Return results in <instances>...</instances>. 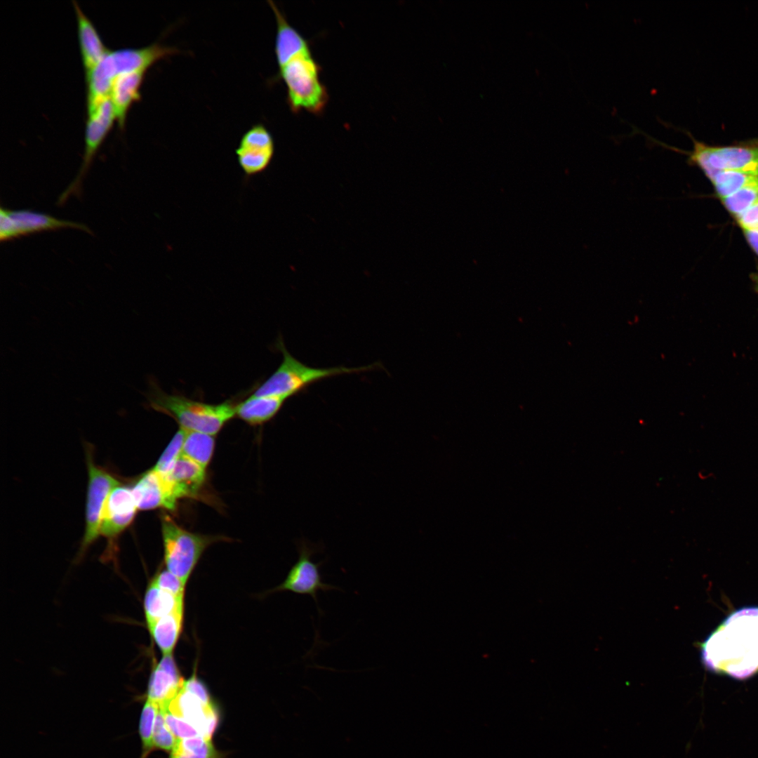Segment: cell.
I'll return each mask as SVG.
<instances>
[{
  "label": "cell",
  "mask_w": 758,
  "mask_h": 758,
  "mask_svg": "<svg viewBox=\"0 0 758 758\" xmlns=\"http://www.w3.org/2000/svg\"><path fill=\"white\" fill-rule=\"evenodd\" d=\"M178 739L167 727L163 710L159 707L154 729V748L161 749L171 752L178 743Z\"/></svg>",
  "instance_id": "obj_30"
},
{
  "label": "cell",
  "mask_w": 758,
  "mask_h": 758,
  "mask_svg": "<svg viewBox=\"0 0 758 758\" xmlns=\"http://www.w3.org/2000/svg\"><path fill=\"white\" fill-rule=\"evenodd\" d=\"M87 114L83 161L77 176L59 197L58 204L60 206L63 205L72 195H80L83 180L94 156L112 128L114 120L116 119L110 98L103 100L95 109L88 112Z\"/></svg>",
  "instance_id": "obj_8"
},
{
  "label": "cell",
  "mask_w": 758,
  "mask_h": 758,
  "mask_svg": "<svg viewBox=\"0 0 758 758\" xmlns=\"http://www.w3.org/2000/svg\"><path fill=\"white\" fill-rule=\"evenodd\" d=\"M735 218L743 230H758V203Z\"/></svg>",
  "instance_id": "obj_34"
},
{
  "label": "cell",
  "mask_w": 758,
  "mask_h": 758,
  "mask_svg": "<svg viewBox=\"0 0 758 758\" xmlns=\"http://www.w3.org/2000/svg\"><path fill=\"white\" fill-rule=\"evenodd\" d=\"M274 151V140L270 132L262 124H256L243 135L236 149V154L244 173L254 175L268 167Z\"/></svg>",
  "instance_id": "obj_12"
},
{
  "label": "cell",
  "mask_w": 758,
  "mask_h": 758,
  "mask_svg": "<svg viewBox=\"0 0 758 758\" xmlns=\"http://www.w3.org/2000/svg\"><path fill=\"white\" fill-rule=\"evenodd\" d=\"M138 510L165 508L174 510L177 501L165 478L153 469L144 473L132 487Z\"/></svg>",
  "instance_id": "obj_15"
},
{
  "label": "cell",
  "mask_w": 758,
  "mask_h": 758,
  "mask_svg": "<svg viewBox=\"0 0 758 758\" xmlns=\"http://www.w3.org/2000/svg\"><path fill=\"white\" fill-rule=\"evenodd\" d=\"M693 141V149L684 151L668 145L649 135V141L659 145L686 154L687 161L700 168L712 180L721 171H740L758 174V138L727 146H712L696 140L692 135L684 131Z\"/></svg>",
  "instance_id": "obj_4"
},
{
  "label": "cell",
  "mask_w": 758,
  "mask_h": 758,
  "mask_svg": "<svg viewBox=\"0 0 758 758\" xmlns=\"http://www.w3.org/2000/svg\"><path fill=\"white\" fill-rule=\"evenodd\" d=\"M184 681L173 653L164 655L152 672L147 698L159 707H166L182 689Z\"/></svg>",
  "instance_id": "obj_16"
},
{
  "label": "cell",
  "mask_w": 758,
  "mask_h": 758,
  "mask_svg": "<svg viewBox=\"0 0 758 758\" xmlns=\"http://www.w3.org/2000/svg\"><path fill=\"white\" fill-rule=\"evenodd\" d=\"M147 69H139L118 75L112 84L109 98L121 129L124 127L127 112L132 103L140 98V86Z\"/></svg>",
  "instance_id": "obj_19"
},
{
  "label": "cell",
  "mask_w": 758,
  "mask_h": 758,
  "mask_svg": "<svg viewBox=\"0 0 758 758\" xmlns=\"http://www.w3.org/2000/svg\"><path fill=\"white\" fill-rule=\"evenodd\" d=\"M206 471L196 463L181 456L166 474L161 475L166 479L178 500L197 496L205 482Z\"/></svg>",
  "instance_id": "obj_17"
},
{
  "label": "cell",
  "mask_w": 758,
  "mask_h": 758,
  "mask_svg": "<svg viewBox=\"0 0 758 758\" xmlns=\"http://www.w3.org/2000/svg\"><path fill=\"white\" fill-rule=\"evenodd\" d=\"M64 228H73L91 232L89 228L81 223L60 220L48 214L34 211L9 210L1 207L0 239L2 242L33 233Z\"/></svg>",
  "instance_id": "obj_11"
},
{
  "label": "cell",
  "mask_w": 758,
  "mask_h": 758,
  "mask_svg": "<svg viewBox=\"0 0 758 758\" xmlns=\"http://www.w3.org/2000/svg\"><path fill=\"white\" fill-rule=\"evenodd\" d=\"M77 15L78 37L86 73L91 70L108 52L91 20L73 1Z\"/></svg>",
  "instance_id": "obj_20"
},
{
  "label": "cell",
  "mask_w": 758,
  "mask_h": 758,
  "mask_svg": "<svg viewBox=\"0 0 758 758\" xmlns=\"http://www.w3.org/2000/svg\"><path fill=\"white\" fill-rule=\"evenodd\" d=\"M170 758H220L215 750L211 739L202 736L181 739L173 751Z\"/></svg>",
  "instance_id": "obj_25"
},
{
  "label": "cell",
  "mask_w": 758,
  "mask_h": 758,
  "mask_svg": "<svg viewBox=\"0 0 758 758\" xmlns=\"http://www.w3.org/2000/svg\"><path fill=\"white\" fill-rule=\"evenodd\" d=\"M752 277V280H753V282H754L755 290L758 293V274H753Z\"/></svg>",
  "instance_id": "obj_36"
},
{
  "label": "cell",
  "mask_w": 758,
  "mask_h": 758,
  "mask_svg": "<svg viewBox=\"0 0 758 758\" xmlns=\"http://www.w3.org/2000/svg\"><path fill=\"white\" fill-rule=\"evenodd\" d=\"M183 689L198 697L204 703H213L206 686L195 675H193L187 680H185Z\"/></svg>",
  "instance_id": "obj_33"
},
{
  "label": "cell",
  "mask_w": 758,
  "mask_h": 758,
  "mask_svg": "<svg viewBox=\"0 0 758 758\" xmlns=\"http://www.w3.org/2000/svg\"><path fill=\"white\" fill-rule=\"evenodd\" d=\"M268 3L277 21L275 55L280 68L293 58L310 53V49L307 41L288 22L277 6L272 1Z\"/></svg>",
  "instance_id": "obj_18"
},
{
  "label": "cell",
  "mask_w": 758,
  "mask_h": 758,
  "mask_svg": "<svg viewBox=\"0 0 758 758\" xmlns=\"http://www.w3.org/2000/svg\"><path fill=\"white\" fill-rule=\"evenodd\" d=\"M88 482L86 503V526L81 551L84 552L100 534L105 504L111 491L119 484L110 473L97 466L87 454Z\"/></svg>",
  "instance_id": "obj_10"
},
{
  "label": "cell",
  "mask_w": 758,
  "mask_h": 758,
  "mask_svg": "<svg viewBox=\"0 0 758 758\" xmlns=\"http://www.w3.org/2000/svg\"><path fill=\"white\" fill-rule=\"evenodd\" d=\"M321 547L305 541L299 545V556L297 561L288 571L285 580L276 587V591H288L295 594L309 595L314 599L319 613H322L318 604L319 592H327L341 590L335 585L326 583L320 573L324 563H314L312 555L319 552Z\"/></svg>",
  "instance_id": "obj_9"
},
{
  "label": "cell",
  "mask_w": 758,
  "mask_h": 758,
  "mask_svg": "<svg viewBox=\"0 0 758 758\" xmlns=\"http://www.w3.org/2000/svg\"><path fill=\"white\" fill-rule=\"evenodd\" d=\"M161 708L163 710L167 727L177 739L181 740L201 736L199 731L185 719L173 714L166 707Z\"/></svg>",
  "instance_id": "obj_31"
},
{
  "label": "cell",
  "mask_w": 758,
  "mask_h": 758,
  "mask_svg": "<svg viewBox=\"0 0 758 758\" xmlns=\"http://www.w3.org/2000/svg\"><path fill=\"white\" fill-rule=\"evenodd\" d=\"M132 488L119 484L110 493L105 504L100 534L117 538L133 521L138 510Z\"/></svg>",
  "instance_id": "obj_14"
},
{
  "label": "cell",
  "mask_w": 758,
  "mask_h": 758,
  "mask_svg": "<svg viewBox=\"0 0 758 758\" xmlns=\"http://www.w3.org/2000/svg\"><path fill=\"white\" fill-rule=\"evenodd\" d=\"M183 613L184 609H180L147 625L163 655L173 653L182 630Z\"/></svg>",
  "instance_id": "obj_23"
},
{
  "label": "cell",
  "mask_w": 758,
  "mask_h": 758,
  "mask_svg": "<svg viewBox=\"0 0 758 758\" xmlns=\"http://www.w3.org/2000/svg\"><path fill=\"white\" fill-rule=\"evenodd\" d=\"M702 663L715 673L745 679L758 672V606L740 609L701 644Z\"/></svg>",
  "instance_id": "obj_1"
},
{
  "label": "cell",
  "mask_w": 758,
  "mask_h": 758,
  "mask_svg": "<svg viewBox=\"0 0 758 758\" xmlns=\"http://www.w3.org/2000/svg\"><path fill=\"white\" fill-rule=\"evenodd\" d=\"M286 399L277 397L251 394L236 406V415L251 425H262L272 419Z\"/></svg>",
  "instance_id": "obj_21"
},
{
  "label": "cell",
  "mask_w": 758,
  "mask_h": 758,
  "mask_svg": "<svg viewBox=\"0 0 758 758\" xmlns=\"http://www.w3.org/2000/svg\"><path fill=\"white\" fill-rule=\"evenodd\" d=\"M179 53L175 47L154 43L139 48L108 51L102 60L86 73L87 112L109 98L115 78L123 73L147 69L154 62Z\"/></svg>",
  "instance_id": "obj_3"
},
{
  "label": "cell",
  "mask_w": 758,
  "mask_h": 758,
  "mask_svg": "<svg viewBox=\"0 0 758 758\" xmlns=\"http://www.w3.org/2000/svg\"><path fill=\"white\" fill-rule=\"evenodd\" d=\"M161 530L167 570L186 585L203 552L214 538L190 532L168 515L161 517Z\"/></svg>",
  "instance_id": "obj_7"
},
{
  "label": "cell",
  "mask_w": 758,
  "mask_h": 758,
  "mask_svg": "<svg viewBox=\"0 0 758 758\" xmlns=\"http://www.w3.org/2000/svg\"><path fill=\"white\" fill-rule=\"evenodd\" d=\"M152 583L175 596L184 597L185 584L174 574L164 570L157 574Z\"/></svg>",
  "instance_id": "obj_32"
},
{
  "label": "cell",
  "mask_w": 758,
  "mask_h": 758,
  "mask_svg": "<svg viewBox=\"0 0 758 758\" xmlns=\"http://www.w3.org/2000/svg\"><path fill=\"white\" fill-rule=\"evenodd\" d=\"M173 714L192 725L201 736L211 739L219 721L214 704H206L183 689L166 707Z\"/></svg>",
  "instance_id": "obj_13"
},
{
  "label": "cell",
  "mask_w": 758,
  "mask_h": 758,
  "mask_svg": "<svg viewBox=\"0 0 758 758\" xmlns=\"http://www.w3.org/2000/svg\"><path fill=\"white\" fill-rule=\"evenodd\" d=\"M185 430L180 428L152 468L160 474H166L182 456Z\"/></svg>",
  "instance_id": "obj_29"
},
{
  "label": "cell",
  "mask_w": 758,
  "mask_h": 758,
  "mask_svg": "<svg viewBox=\"0 0 758 758\" xmlns=\"http://www.w3.org/2000/svg\"><path fill=\"white\" fill-rule=\"evenodd\" d=\"M159 709V705L148 698L145 701L142 708L139 730L144 756H147V754L154 748L153 733Z\"/></svg>",
  "instance_id": "obj_28"
},
{
  "label": "cell",
  "mask_w": 758,
  "mask_h": 758,
  "mask_svg": "<svg viewBox=\"0 0 758 758\" xmlns=\"http://www.w3.org/2000/svg\"><path fill=\"white\" fill-rule=\"evenodd\" d=\"M144 608L148 625L184 609V597L175 596L151 583L145 593Z\"/></svg>",
  "instance_id": "obj_22"
},
{
  "label": "cell",
  "mask_w": 758,
  "mask_h": 758,
  "mask_svg": "<svg viewBox=\"0 0 758 758\" xmlns=\"http://www.w3.org/2000/svg\"><path fill=\"white\" fill-rule=\"evenodd\" d=\"M277 347L283 354L282 361L275 371L254 391L252 394L254 396L277 397L287 399L319 380L343 374L370 371L375 367V365L373 364L354 368H314L293 357L288 352L281 338L277 342Z\"/></svg>",
  "instance_id": "obj_5"
},
{
  "label": "cell",
  "mask_w": 758,
  "mask_h": 758,
  "mask_svg": "<svg viewBox=\"0 0 758 758\" xmlns=\"http://www.w3.org/2000/svg\"><path fill=\"white\" fill-rule=\"evenodd\" d=\"M214 448L213 435L185 431L182 456L192 460L206 470L213 457Z\"/></svg>",
  "instance_id": "obj_24"
},
{
  "label": "cell",
  "mask_w": 758,
  "mask_h": 758,
  "mask_svg": "<svg viewBox=\"0 0 758 758\" xmlns=\"http://www.w3.org/2000/svg\"><path fill=\"white\" fill-rule=\"evenodd\" d=\"M722 201L725 208L735 217L743 213L758 203V178Z\"/></svg>",
  "instance_id": "obj_27"
},
{
  "label": "cell",
  "mask_w": 758,
  "mask_h": 758,
  "mask_svg": "<svg viewBox=\"0 0 758 758\" xmlns=\"http://www.w3.org/2000/svg\"><path fill=\"white\" fill-rule=\"evenodd\" d=\"M758 178V174L740 171H721L711 180L721 199L726 198Z\"/></svg>",
  "instance_id": "obj_26"
},
{
  "label": "cell",
  "mask_w": 758,
  "mask_h": 758,
  "mask_svg": "<svg viewBox=\"0 0 758 758\" xmlns=\"http://www.w3.org/2000/svg\"><path fill=\"white\" fill-rule=\"evenodd\" d=\"M279 69L286 84L288 104L293 112L302 109L320 113L328 101L325 86L320 80V67L311 52L300 55Z\"/></svg>",
  "instance_id": "obj_6"
},
{
  "label": "cell",
  "mask_w": 758,
  "mask_h": 758,
  "mask_svg": "<svg viewBox=\"0 0 758 758\" xmlns=\"http://www.w3.org/2000/svg\"><path fill=\"white\" fill-rule=\"evenodd\" d=\"M747 242L758 255V230H743Z\"/></svg>",
  "instance_id": "obj_35"
},
{
  "label": "cell",
  "mask_w": 758,
  "mask_h": 758,
  "mask_svg": "<svg viewBox=\"0 0 758 758\" xmlns=\"http://www.w3.org/2000/svg\"><path fill=\"white\" fill-rule=\"evenodd\" d=\"M146 398L152 408L173 418L181 429L213 436L236 415L237 404L230 399L211 404L181 394H168L152 380Z\"/></svg>",
  "instance_id": "obj_2"
}]
</instances>
